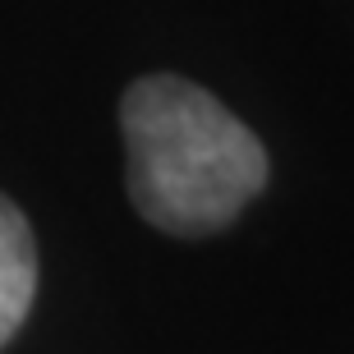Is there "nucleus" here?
I'll return each mask as SVG.
<instances>
[{"label": "nucleus", "instance_id": "f257e3e1", "mask_svg": "<svg viewBox=\"0 0 354 354\" xmlns=\"http://www.w3.org/2000/svg\"><path fill=\"white\" fill-rule=\"evenodd\" d=\"M129 194L171 235H207L267 184V152L212 92L175 74L138 79L120 102Z\"/></svg>", "mask_w": 354, "mask_h": 354}, {"label": "nucleus", "instance_id": "f03ea898", "mask_svg": "<svg viewBox=\"0 0 354 354\" xmlns=\"http://www.w3.org/2000/svg\"><path fill=\"white\" fill-rule=\"evenodd\" d=\"M37 295V244L24 212L0 194V345L10 341Z\"/></svg>", "mask_w": 354, "mask_h": 354}]
</instances>
